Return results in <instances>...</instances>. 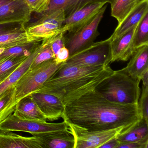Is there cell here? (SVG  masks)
I'll list each match as a JSON object with an SVG mask.
<instances>
[{
  "label": "cell",
  "mask_w": 148,
  "mask_h": 148,
  "mask_svg": "<svg viewBox=\"0 0 148 148\" xmlns=\"http://www.w3.org/2000/svg\"><path fill=\"white\" fill-rule=\"evenodd\" d=\"M142 118L138 104H125L110 101L94 89L65 105L62 118L67 123L88 130L123 127L125 132Z\"/></svg>",
  "instance_id": "obj_1"
},
{
  "label": "cell",
  "mask_w": 148,
  "mask_h": 148,
  "mask_svg": "<svg viewBox=\"0 0 148 148\" xmlns=\"http://www.w3.org/2000/svg\"><path fill=\"white\" fill-rule=\"evenodd\" d=\"M114 71L110 65L80 66L61 63L52 76L35 92L58 97L64 104L94 90Z\"/></svg>",
  "instance_id": "obj_2"
},
{
  "label": "cell",
  "mask_w": 148,
  "mask_h": 148,
  "mask_svg": "<svg viewBox=\"0 0 148 148\" xmlns=\"http://www.w3.org/2000/svg\"><path fill=\"white\" fill-rule=\"evenodd\" d=\"M60 64L52 59L32 69L30 68L14 86L13 93L10 102L0 113V122L13 113L16 106L21 100L39 89Z\"/></svg>",
  "instance_id": "obj_3"
},
{
  "label": "cell",
  "mask_w": 148,
  "mask_h": 148,
  "mask_svg": "<svg viewBox=\"0 0 148 148\" xmlns=\"http://www.w3.org/2000/svg\"><path fill=\"white\" fill-rule=\"evenodd\" d=\"M140 82L118 70L114 71L111 75L103 79L95 90L110 101L137 104L141 94Z\"/></svg>",
  "instance_id": "obj_4"
},
{
  "label": "cell",
  "mask_w": 148,
  "mask_h": 148,
  "mask_svg": "<svg viewBox=\"0 0 148 148\" xmlns=\"http://www.w3.org/2000/svg\"><path fill=\"white\" fill-rule=\"evenodd\" d=\"M106 7V4L95 17L84 25L65 34V47L69 51L70 56L88 48L95 43L99 34L98 28Z\"/></svg>",
  "instance_id": "obj_5"
},
{
  "label": "cell",
  "mask_w": 148,
  "mask_h": 148,
  "mask_svg": "<svg viewBox=\"0 0 148 148\" xmlns=\"http://www.w3.org/2000/svg\"><path fill=\"white\" fill-rule=\"evenodd\" d=\"M65 16L63 9L45 12L36 22L26 27L25 32L30 42H39L62 32Z\"/></svg>",
  "instance_id": "obj_6"
},
{
  "label": "cell",
  "mask_w": 148,
  "mask_h": 148,
  "mask_svg": "<svg viewBox=\"0 0 148 148\" xmlns=\"http://www.w3.org/2000/svg\"><path fill=\"white\" fill-rule=\"evenodd\" d=\"M110 39L95 42L88 48L70 56L64 64L80 66H106L111 62Z\"/></svg>",
  "instance_id": "obj_7"
},
{
  "label": "cell",
  "mask_w": 148,
  "mask_h": 148,
  "mask_svg": "<svg viewBox=\"0 0 148 148\" xmlns=\"http://www.w3.org/2000/svg\"><path fill=\"white\" fill-rule=\"evenodd\" d=\"M68 123L64 121L61 123H47L37 120L22 119L12 114L0 122V131L23 132L32 136L39 133L60 130H68Z\"/></svg>",
  "instance_id": "obj_8"
},
{
  "label": "cell",
  "mask_w": 148,
  "mask_h": 148,
  "mask_svg": "<svg viewBox=\"0 0 148 148\" xmlns=\"http://www.w3.org/2000/svg\"><path fill=\"white\" fill-rule=\"evenodd\" d=\"M68 124V130L74 137V148H99L107 141L125 132L123 127L105 131H90Z\"/></svg>",
  "instance_id": "obj_9"
},
{
  "label": "cell",
  "mask_w": 148,
  "mask_h": 148,
  "mask_svg": "<svg viewBox=\"0 0 148 148\" xmlns=\"http://www.w3.org/2000/svg\"><path fill=\"white\" fill-rule=\"evenodd\" d=\"M47 120L53 121L63 117L65 105L60 98L45 92H34L29 95Z\"/></svg>",
  "instance_id": "obj_10"
},
{
  "label": "cell",
  "mask_w": 148,
  "mask_h": 148,
  "mask_svg": "<svg viewBox=\"0 0 148 148\" xmlns=\"http://www.w3.org/2000/svg\"><path fill=\"white\" fill-rule=\"evenodd\" d=\"M32 12L24 0H12L0 7V25H25L31 20Z\"/></svg>",
  "instance_id": "obj_11"
},
{
  "label": "cell",
  "mask_w": 148,
  "mask_h": 148,
  "mask_svg": "<svg viewBox=\"0 0 148 148\" xmlns=\"http://www.w3.org/2000/svg\"><path fill=\"white\" fill-rule=\"evenodd\" d=\"M138 25L132 27L121 36L111 40V63L115 61H127L130 59L136 50L133 39Z\"/></svg>",
  "instance_id": "obj_12"
},
{
  "label": "cell",
  "mask_w": 148,
  "mask_h": 148,
  "mask_svg": "<svg viewBox=\"0 0 148 148\" xmlns=\"http://www.w3.org/2000/svg\"><path fill=\"white\" fill-rule=\"evenodd\" d=\"M105 5L103 3L90 4L77 10L65 18L61 31L70 32L80 28L90 21Z\"/></svg>",
  "instance_id": "obj_13"
},
{
  "label": "cell",
  "mask_w": 148,
  "mask_h": 148,
  "mask_svg": "<svg viewBox=\"0 0 148 148\" xmlns=\"http://www.w3.org/2000/svg\"><path fill=\"white\" fill-rule=\"evenodd\" d=\"M33 136L39 140L43 148H74V137L69 130L39 133Z\"/></svg>",
  "instance_id": "obj_14"
},
{
  "label": "cell",
  "mask_w": 148,
  "mask_h": 148,
  "mask_svg": "<svg viewBox=\"0 0 148 148\" xmlns=\"http://www.w3.org/2000/svg\"><path fill=\"white\" fill-rule=\"evenodd\" d=\"M127 66L121 71L140 82L143 73L148 70V45L136 48Z\"/></svg>",
  "instance_id": "obj_15"
},
{
  "label": "cell",
  "mask_w": 148,
  "mask_h": 148,
  "mask_svg": "<svg viewBox=\"0 0 148 148\" xmlns=\"http://www.w3.org/2000/svg\"><path fill=\"white\" fill-rule=\"evenodd\" d=\"M0 148H43L35 136L25 137L13 132L0 131Z\"/></svg>",
  "instance_id": "obj_16"
},
{
  "label": "cell",
  "mask_w": 148,
  "mask_h": 148,
  "mask_svg": "<svg viewBox=\"0 0 148 148\" xmlns=\"http://www.w3.org/2000/svg\"><path fill=\"white\" fill-rule=\"evenodd\" d=\"M148 13V0H142L126 17L118 24L110 37L111 40L121 36L132 27L138 25L144 16Z\"/></svg>",
  "instance_id": "obj_17"
},
{
  "label": "cell",
  "mask_w": 148,
  "mask_h": 148,
  "mask_svg": "<svg viewBox=\"0 0 148 148\" xmlns=\"http://www.w3.org/2000/svg\"><path fill=\"white\" fill-rule=\"evenodd\" d=\"M41 42L21 65L5 81L0 84V99L8 89L14 86L17 81L30 69L34 58L47 44L45 40H42Z\"/></svg>",
  "instance_id": "obj_18"
},
{
  "label": "cell",
  "mask_w": 148,
  "mask_h": 148,
  "mask_svg": "<svg viewBox=\"0 0 148 148\" xmlns=\"http://www.w3.org/2000/svg\"><path fill=\"white\" fill-rule=\"evenodd\" d=\"M114 0H51L47 12L63 9L65 18L77 10L90 4L107 3L111 4Z\"/></svg>",
  "instance_id": "obj_19"
},
{
  "label": "cell",
  "mask_w": 148,
  "mask_h": 148,
  "mask_svg": "<svg viewBox=\"0 0 148 148\" xmlns=\"http://www.w3.org/2000/svg\"><path fill=\"white\" fill-rule=\"evenodd\" d=\"M13 114L22 119L47 122L45 116L29 95L18 103Z\"/></svg>",
  "instance_id": "obj_20"
},
{
  "label": "cell",
  "mask_w": 148,
  "mask_h": 148,
  "mask_svg": "<svg viewBox=\"0 0 148 148\" xmlns=\"http://www.w3.org/2000/svg\"><path fill=\"white\" fill-rule=\"evenodd\" d=\"M146 138H148V123L143 118L129 130L116 136L119 143Z\"/></svg>",
  "instance_id": "obj_21"
},
{
  "label": "cell",
  "mask_w": 148,
  "mask_h": 148,
  "mask_svg": "<svg viewBox=\"0 0 148 148\" xmlns=\"http://www.w3.org/2000/svg\"><path fill=\"white\" fill-rule=\"evenodd\" d=\"M142 0H114L111 4V15L120 23Z\"/></svg>",
  "instance_id": "obj_22"
},
{
  "label": "cell",
  "mask_w": 148,
  "mask_h": 148,
  "mask_svg": "<svg viewBox=\"0 0 148 148\" xmlns=\"http://www.w3.org/2000/svg\"><path fill=\"white\" fill-rule=\"evenodd\" d=\"M40 43V42H31L7 49H0V64L12 58L29 56Z\"/></svg>",
  "instance_id": "obj_23"
},
{
  "label": "cell",
  "mask_w": 148,
  "mask_h": 148,
  "mask_svg": "<svg viewBox=\"0 0 148 148\" xmlns=\"http://www.w3.org/2000/svg\"><path fill=\"white\" fill-rule=\"evenodd\" d=\"M31 43L25 31L0 34V49H7Z\"/></svg>",
  "instance_id": "obj_24"
},
{
  "label": "cell",
  "mask_w": 148,
  "mask_h": 148,
  "mask_svg": "<svg viewBox=\"0 0 148 148\" xmlns=\"http://www.w3.org/2000/svg\"><path fill=\"white\" fill-rule=\"evenodd\" d=\"M28 56H22L12 58L0 64V84L8 78Z\"/></svg>",
  "instance_id": "obj_25"
},
{
  "label": "cell",
  "mask_w": 148,
  "mask_h": 148,
  "mask_svg": "<svg viewBox=\"0 0 148 148\" xmlns=\"http://www.w3.org/2000/svg\"><path fill=\"white\" fill-rule=\"evenodd\" d=\"M133 41L135 49L148 45V13L144 16L138 25Z\"/></svg>",
  "instance_id": "obj_26"
},
{
  "label": "cell",
  "mask_w": 148,
  "mask_h": 148,
  "mask_svg": "<svg viewBox=\"0 0 148 148\" xmlns=\"http://www.w3.org/2000/svg\"><path fill=\"white\" fill-rule=\"evenodd\" d=\"M50 38H48L47 44L34 58L30 66V69H32L47 60L53 59L55 58V55L50 46Z\"/></svg>",
  "instance_id": "obj_27"
},
{
  "label": "cell",
  "mask_w": 148,
  "mask_h": 148,
  "mask_svg": "<svg viewBox=\"0 0 148 148\" xmlns=\"http://www.w3.org/2000/svg\"><path fill=\"white\" fill-rule=\"evenodd\" d=\"M138 106L142 117L148 123V86H142Z\"/></svg>",
  "instance_id": "obj_28"
},
{
  "label": "cell",
  "mask_w": 148,
  "mask_h": 148,
  "mask_svg": "<svg viewBox=\"0 0 148 148\" xmlns=\"http://www.w3.org/2000/svg\"><path fill=\"white\" fill-rule=\"evenodd\" d=\"M32 12L43 14L47 11L51 0H24Z\"/></svg>",
  "instance_id": "obj_29"
},
{
  "label": "cell",
  "mask_w": 148,
  "mask_h": 148,
  "mask_svg": "<svg viewBox=\"0 0 148 148\" xmlns=\"http://www.w3.org/2000/svg\"><path fill=\"white\" fill-rule=\"evenodd\" d=\"M66 33L65 32H61L50 38V46L55 57L59 51L65 47V34Z\"/></svg>",
  "instance_id": "obj_30"
},
{
  "label": "cell",
  "mask_w": 148,
  "mask_h": 148,
  "mask_svg": "<svg viewBox=\"0 0 148 148\" xmlns=\"http://www.w3.org/2000/svg\"><path fill=\"white\" fill-rule=\"evenodd\" d=\"M25 24L21 23L0 25V34L13 32H23L25 31Z\"/></svg>",
  "instance_id": "obj_31"
},
{
  "label": "cell",
  "mask_w": 148,
  "mask_h": 148,
  "mask_svg": "<svg viewBox=\"0 0 148 148\" xmlns=\"http://www.w3.org/2000/svg\"><path fill=\"white\" fill-rule=\"evenodd\" d=\"M148 138L127 143H120L117 148H148Z\"/></svg>",
  "instance_id": "obj_32"
},
{
  "label": "cell",
  "mask_w": 148,
  "mask_h": 148,
  "mask_svg": "<svg viewBox=\"0 0 148 148\" xmlns=\"http://www.w3.org/2000/svg\"><path fill=\"white\" fill-rule=\"evenodd\" d=\"M69 57V51L65 47H64L59 51L53 60L57 64H60L66 61Z\"/></svg>",
  "instance_id": "obj_33"
},
{
  "label": "cell",
  "mask_w": 148,
  "mask_h": 148,
  "mask_svg": "<svg viewBox=\"0 0 148 148\" xmlns=\"http://www.w3.org/2000/svg\"><path fill=\"white\" fill-rule=\"evenodd\" d=\"M119 144L116 137L105 143L99 148H117Z\"/></svg>",
  "instance_id": "obj_34"
},
{
  "label": "cell",
  "mask_w": 148,
  "mask_h": 148,
  "mask_svg": "<svg viewBox=\"0 0 148 148\" xmlns=\"http://www.w3.org/2000/svg\"><path fill=\"white\" fill-rule=\"evenodd\" d=\"M141 80L143 82V86H148V70H146L143 73L141 77Z\"/></svg>",
  "instance_id": "obj_35"
},
{
  "label": "cell",
  "mask_w": 148,
  "mask_h": 148,
  "mask_svg": "<svg viewBox=\"0 0 148 148\" xmlns=\"http://www.w3.org/2000/svg\"><path fill=\"white\" fill-rule=\"evenodd\" d=\"M12 0H0V7L3 5L10 2Z\"/></svg>",
  "instance_id": "obj_36"
}]
</instances>
